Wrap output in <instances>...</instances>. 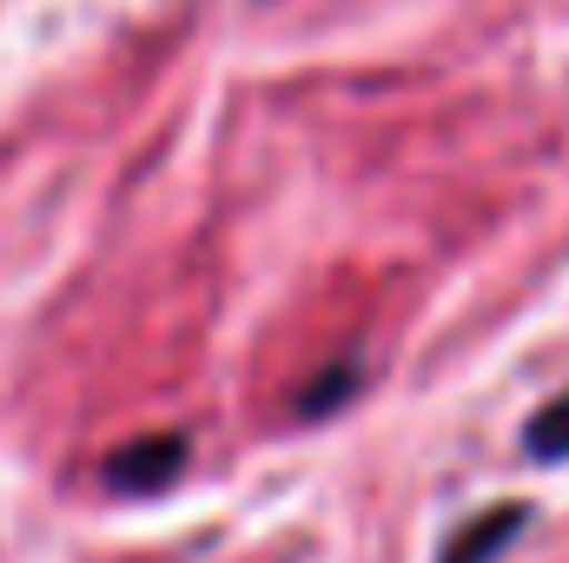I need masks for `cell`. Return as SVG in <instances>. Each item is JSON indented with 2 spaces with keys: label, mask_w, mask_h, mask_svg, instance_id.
I'll return each instance as SVG.
<instances>
[{
  "label": "cell",
  "mask_w": 569,
  "mask_h": 563,
  "mask_svg": "<svg viewBox=\"0 0 569 563\" xmlns=\"http://www.w3.org/2000/svg\"><path fill=\"white\" fill-rule=\"evenodd\" d=\"M186 457H192V444H186L179 431H159V437L120 444V451L100 464V477H107L113 491H127V497H146V491H166V484L186 471Z\"/></svg>",
  "instance_id": "cell-1"
},
{
  "label": "cell",
  "mask_w": 569,
  "mask_h": 563,
  "mask_svg": "<svg viewBox=\"0 0 569 563\" xmlns=\"http://www.w3.org/2000/svg\"><path fill=\"white\" fill-rule=\"evenodd\" d=\"M523 531H530V511H523V504H497V511H483V517L457 524L437 563H497L517 537H523Z\"/></svg>",
  "instance_id": "cell-2"
},
{
  "label": "cell",
  "mask_w": 569,
  "mask_h": 563,
  "mask_svg": "<svg viewBox=\"0 0 569 563\" xmlns=\"http://www.w3.org/2000/svg\"><path fill=\"white\" fill-rule=\"evenodd\" d=\"M358 385H365V365L358 358H338V365H325V378H311L305 392H298V405H291V418H331L345 398H358Z\"/></svg>",
  "instance_id": "cell-3"
},
{
  "label": "cell",
  "mask_w": 569,
  "mask_h": 563,
  "mask_svg": "<svg viewBox=\"0 0 569 563\" xmlns=\"http://www.w3.org/2000/svg\"><path fill=\"white\" fill-rule=\"evenodd\" d=\"M523 451H530L537 464H563L569 457V392H557L537 418L523 424Z\"/></svg>",
  "instance_id": "cell-4"
}]
</instances>
